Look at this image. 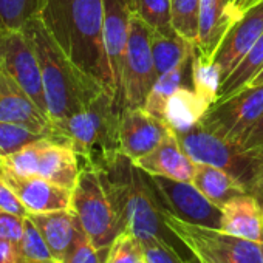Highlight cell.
Segmentation results:
<instances>
[{"label":"cell","instance_id":"1","mask_svg":"<svg viewBox=\"0 0 263 263\" xmlns=\"http://www.w3.org/2000/svg\"><path fill=\"white\" fill-rule=\"evenodd\" d=\"M39 16L67 56L115 98L104 45V0H45Z\"/></svg>","mask_w":263,"mask_h":263},{"label":"cell","instance_id":"24","mask_svg":"<svg viewBox=\"0 0 263 263\" xmlns=\"http://www.w3.org/2000/svg\"><path fill=\"white\" fill-rule=\"evenodd\" d=\"M149 34L155 71L158 78L174 70L194 50V44L184 41L175 30L160 31L149 28Z\"/></svg>","mask_w":263,"mask_h":263},{"label":"cell","instance_id":"28","mask_svg":"<svg viewBox=\"0 0 263 263\" xmlns=\"http://www.w3.org/2000/svg\"><path fill=\"white\" fill-rule=\"evenodd\" d=\"M45 0H0V30H24L39 16Z\"/></svg>","mask_w":263,"mask_h":263},{"label":"cell","instance_id":"44","mask_svg":"<svg viewBox=\"0 0 263 263\" xmlns=\"http://www.w3.org/2000/svg\"><path fill=\"white\" fill-rule=\"evenodd\" d=\"M261 246H263V243H261Z\"/></svg>","mask_w":263,"mask_h":263},{"label":"cell","instance_id":"3","mask_svg":"<svg viewBox=\"0 0 263 263\" xmlns=\"http://www.w3.org/2000/svg\"><path fill=\"white\" fill-rule=\"evenodd\" d=\"M116 208L124 231L140 241L161 238L169 241L171 231L163 220V204L151 189V178L122 152L95 166ZM174 237V235H172Z\"/></svg>","mask_w":263,"mask_h":263},{"label":"cell","instance_id":"20","mask_svg":"<svg viewBox=\"0 0 263 263\" xmlns=\"http://www.w3.org/2000/svg\"><path fill=\"white\" fill-rule=\"evenodd\" d=\"M220 231L263 243V211L258 200L251 194L238 195L221 206Z\"/></svg>","mask_w":263,"mask_h":263},{"label":"cell","instance_id":"8","mask_svg":"<svg viewBox=\"0 0 263 263\" xmlns=\"http://www.w3.org/2000/svg\"><path fill=\"white\" fill-rule=\"evenodd\" d=\"M0 166L22 177H41L74 189L81 164L74 151L53 138L39 140L22 151L0 158Z\"/></svg>","mask_w":263,"mask_h":263},{"label":"cell","instance_id":"40","mask_svg":"<svg viewBox=\"0 0 263 263\" xmlns=\"http://www.w3.org/2000/svg\"><path fill=\"white\" fill-rule=\"evenodd\" d=\"M251 195H254L258 200V203L261 206V211H263V172H261V175H260V178H258V181L255 184V189H254V192Z\"/></svg>","mask_w":263,"mask_h":263},{"label":"cell","instance_id":"34","mask_svg":"<svg viewBox=\"0 0 263 263\" xmlns=\"http://www.w3.org/2000/svg\"><path fill=\"white\" fill-rule=\"evenodd\" d=\"M107 252L108 249L96 248L82 229L71 245L64 263H105Z\"/></svg>","mask_w":263,"mask_h":263},{"label":"cell","instance_id":"33","mask_svg":"<svg viewBox=\"0 0 263 263\" xmlns=\"http://www.w3.org/2000/svg\"><path fill=\"white\" fill-rule=\"evenodd\" d=\"M105 263H146L143 243L130 231H122L110 245Z\"/></svg>","mask_w":263,"mask_h":263},{"label":"cell","instance_id":"19","mask_svg":"<svg viewBox=\"0 0 263 263\" xmlns=\"http://www.w3.org/2000/svg\"><path fill=\"white\" fill-rule=\"evenodd\" d=\"M135 164L149 175L166 177L177 181L192 183L195 174V163L183 151L175 130L147 155L135 161Z\"/></svg>","mask_w":263,"mask_h":263},{"label":"cell","instance_id":"31","mask_svg":"<svg viewBox=\"0 0 263 263\" xmlns=\"http://www.w3.org/2000/svg\"><path fill=\"white\" fill-rule=\"evenodd\" d=\"M195 50V48H194ZM192 87L194 90L203 96L211 105L215 104L218 88L221 84V74L220 70L214 62H203L195 56L192 58Z\"/></svg>","mask_w":263,"mask_h":263},{"label":"cell","instance_id":"36","mask_svg":"<svg viewBox=\"0 0 263 263\" xmlns=\"http://www.w3.org/2000/svg\"><path fill=\"white\" fill-rule=\"evenodd\" d=\"M25 218L7 211H0V240L10 241L13 245H19L24 228H25Z\"/></svg>","mask_w":263,"mask_h":263},{"label":"cell","instance_id":"21","mask_svg":"<svg viewBox=\"0 0 263 263\" xmlns=\"http://www.w3.org/2000/svg\"><path fill=\"white\" fill-rule=\"evenodd\" d=\"M28 217L39 228L53 258L59 263H64L71 245L82 231L81 221L73 209L30 214Z\"/></svg>","mask_w":263,"mask_h":263},{"label":"cell","instance_id":"22","mask_svg":"<svg viewBox=\"0 0 263 263\" xmlns=\"http://www.w3.org/2000/svg\"><path fill=\"white\" fill-rule=\"evenodd\" d=\"M211 107L212 105L200 96L192 85H181L166 102L164 121L175 132H186L197 127Z\"/></svg>","mask_w":263,"mask_h":263},{"label":"cell","instance_id":"18","mask_svg":"<svg viewBox=\"0 0 263 263\" xmlns=\"http://www.w3.org/2000/svg\"><path fill=\"white\" fill-rule=\"evenodd\" d=\"M263 34V2L249 10L224 36L215 56L214 64L220 70L221 82L248 54L257 39ZM221 85V84H220Z\"/></svg>","mask_w":263,"mask_h":263},{"label":"cell","instance_id":"38","mask_svg":"<svg viewBox=\"0 0 263 263\" xmlns=\"http://www.w3.org/2000/svg\"><path fill=\"white\" fill-rule=\"evenodd\" d=\"M241 147L245 151H251V152H257L263 155V115L251 128L249 135L246 137Z\"/></svg>","mask_w":263,"mask_h":263},{"label":"cell","instance_id":"14","mask_svg":"<svg viewBox=\"0 0 263 263\" xmlns=\"http://www.w3.org/2000/svg\"><path fill=\"white\" fill-rule=\"evenodd\" d=\"M174 128L151 115L143 107L124 108L119 119V144L121 152L137 161L152 152Z\"/></svg>","mask_w":263,"mask_h":263},{"label":"cell","instance_id":"9","mask_svg":"<svg viewBox=\"0 0 263 263\" xmlns=\"http://www.w3.org/2000/svg\"><path fill=\"white\" fill-rule=\"evenodd\" d=\"M157 79L149 27L132 14L122 71V110L144 107Z\"/></svg>","mask_w":263,"mask_h":263},{"label":"cell","instance_id":"39","mask_svg":"<svg viewBox=\"0 0 263 263\" xmlns=\"http://www.w3.org/2000/svg\"><path fill=\"white\" fill-rule=\"evenodd\" d=\"M0 263H19V251L16 245L0 240Z\"/></svg>","mask_w":263,"mask_h":263},{"label":"cell","instance_id":"43","mask_svg":"<svg viewBox=\"0 0 263 263\" xmlns=\"http://www.w3.org/2000/svg\"><path fill=\"white\" fill-rule=\"evenodd\" d=\"M128 2H130V4H132V0H128Z\"/></svg>","mask_w":263,"mask_h":263},{"label":"cell","instance_id":"2","mask_svg":"<svg viewBox=\"0 0 263 263\" xmlns=\"http://www.w3.org/2000/svg\"><path fill=\"white\" fill-rule=\"evenodd\" d=\"M37 56L42 84L51 122L67 119L88 107L102 91H107L96 79L81 70L61 48L48 31L41 16L33 17L24 27Z\"/></svg>","mask_w":263,"mask_h":263},{"label":"cell","instance_id":"16","mask_svg":"<svg viewBox=\"0 0 263 263\" xmlns=\"http://www.w3.org/2000/svg\"><path fill=\"white\" fill-rule=\"evenodd\" d=\"M0 121L28 125L53 137L58 143L65 144L61 135L56 134L50 116L34 104L30 95L2 67H0Z\"/></svg>","mask_w":263,"mask_h":263},{"label":"cell","instance_id":"25","mask_svg":"<svg viewBox=\"0 0 263 263\" xmlns=\"http://www.w3.org/2000/svg\"><path fill=\"white\" fill-rule=\"evenodd\" d=\"M194 48H195V45H194ZM192 58H194V50L174 70H171L169 73H166V74H163V76H160L157 79L152 91L149 93V96L146 99V104L143 107L144 110H147L155 118L164 121L166 102L177 88L184 85L186 74L192 71Z\"/></svg>","mask_w":263,"mask_h":263},{"label":"cell","instance_id":"37","mask_svg":"<svg viewBox=\"0 0 263 263\" xmlns=\"http://www.w3.org/2000/svg\"><path fill=\"white\" fill-rule=\"evenodd\" d=\"M0 211H7L21 217H28L30 212L16 195V192L10 187V184L0 177Z\"/></svg>","mask_w":263,"mask_h":263},{"label":"cell","instance_id":"11","mask_svg":"<svg viewBox=\"0 0 263 263\" xmlns=\"http://www.w3.org/2000/svg\"><path fill=\"white\" fill-rule=\"evenodd\" d=\"M0 67L48 115L39 61L24 30H0Z\"/></svg>","mask_w":263,"mask_h":263},{"label":"cell","instance_id":"42","mask_svg":"<svg viewBox=\"0 0 263 263\" xmlns=\"http://www.w3.org/2000/svg\"><path fill=\"white\" fill-rule=\"evenodd\" d=\"M19 263H59L58 260H47V261H25V260H19Z\"/></svg>","mask_w":263,"mask_h":263},{"label":"cell","instance_id":"26","mask_svg":"<svg viewBox=\"0 0 263 263\" xmlns=\"http://www.w3.org/2000/svg\"><path fill=\"white\" fill-rule=\"evenodd\" d=\"M261 68H263V34L257 39V42L241 59V62L234 68V71L221 82L215 104L224 102L226 99L232 98L238 91L245 90Z\"/></svg>","mask_w":263,"mask_h":263},{"label":"cell","instance_id":"13","mask_svg":"<svg viewBox=\"0 0 263 263\" xmlns=\"http://www.w3.org/2000/svg\"><path fill=\"white\" fill-rule=\"evenodd\" d=\"M260 2L263 0H201L195 56L203 62H212L224 36Z\"/></svg>","mask_w":263,"mask_h":263},{"label":"cell","instance_id":"35","mask_svg":"<svg viewBox=\"0 0 263 263\" xmlns=\"http://www.w3.org/2000/svg\"><path fill=\"white\" fill-rule=\"evenodd\" d=\"M141 243L146 263H184L167 240L152 238Z\"/></svg>","mask_w":263,"mask_h":263},{"label":"cell","instance_id":"27","mask_svg":"<svg viewBox=\"0 0 263 263\" xmlns=\"http://www.w3.org/2000/svg\"><path fill=\"white\" fill-rule=\"evenodd\" d=\"M44 138H53V137L42 134V132H37L24 124L0 121V158L13 155L22 151L24 147Z\"/></svg>","mask_w":263,"mask_h":263},{"label":"cell","instance_id":"15","mask_svg":"<svg viewBox=\"0 0 263 263\" xmlns=\"http://www.w3.org/2000/svg\"><path fill=\"white\" fill-rule=\"evenodd\" d=\"M128 0H104V45L113 76L115 101L122 111V71L130 27Z\"/></svg>","mask_w":263,"mask_h":263},{"label":"cell","instance_id":"29","mask_svg":"<svg viewBox=\"0 0 263 263\" xmlns=\"http://www.w3.org/2000/svg\"><path fill=\"white\" fill-rule=\"evenodd\" d=\"M200 2L201 0H172V28L194 45L200 33Z\"/></svg>","mask_w":263,"mask_h":263},{"label":"cell","instance_id":"7","mask_svg":"<svg viewBox=\"0 0 263 263\" xmlns=\"http://www.w3.org/2000/svg\"><path fill=\"white\" fill-rule=\"evenodd\" d=\"M183 151L194 163L220 167L237 178L252 194L263 172V155L245 151L204 130L200 124L186 132H175Z\"/></svg>","mask_w":263,"mask_h":263},{"label":"cell","instance_id":"30","mask_svg":"<svg viewBox=\"0 0 263 263\" xmlns=\"http://www.w3.org/2000/svg\"><path fill=\"white\" fill-rule=\"evenodd\" d=\"M132 14L140 17L149 28L171 31L172 28V0H132Z\"/></svg>","mask_w":263,"mask_h":263},{"label":"cell","instance_id":"41","mask_svg":"<svg viewBox=\"0 0 263 263\" xmlns=\"http://www.w3.org/2000/svg\"><path fill=\"white\" fill-rule=\"evenodd\" d=\"M261 84H263V68L255 74V78L248 84V87H257V85H261ZM248 87H246V88H248Z\"/></svg>","mask_w":263,"mask_h":263},{"label":"cell","instance_id":"32","mask_svg":"<svg viewBox=\"0 0 263 263\" xmlns=\"http://www.w3.org/2000/svg\"><path fill=\"white\" fill-rule=\"evenodd\" d=\"M17 251H19V260H25V261L54 260L39 228L34 224V221L30 217L25 218L24 235L17 245Z\"/></svg>","mask_w":263,"mask_h":263},{"label":"cell","instance_id":"4","mask_svg":"<svg viewBox=\"0 0 263 263\" xmlns=\"http://www.w3.org/2000/svg\"><path fill=\"white\" fill-rule=\"evenodd\" d=\"M121 110L108 91H102L79 113L53 122L67 146L74 151L79 163L98 166L121 152L119 144Z\"/></svg>","mask_w":263,"mask_h":263},{"label":"cell","instance_id":"6","mask_svg":"<svg viewBox=\"0 0 263 263\" xmlns=\"http://www.w3.org/2000/svg\"><path fill=\"white\" fill-rule=\"evenodd\" d=\"M79 164L81 172L71 195V209L91 243L107 251L113 240L124 231V226L99 171L91 164Z\"/></svg>","mask_w":263,"mask_h":263},{"label":"cell","instance_id":"23","mask_svg":"<svg viewBox=\"0 0 263 263\" xmlns=\"http://www.w3.org/2000/svg\"><path fill=\"white\" fill-rule=\"evenodd\" d=\"M192 184L218 208L238 195L248 194L245 186L231 174L220 167L201 163H195Z\"/></svg>","mask_w":263,"mask_h":263},{"label":"cell","instance_id":"10","mask_svg":"<svg viewBox=\"0 0 263 263\" xmlns=\"http://www.w3.org/2000/svg\"><path fill=\"white\" fill-rule=\"evenodd\" d=\"M261 115L263 84L248 87L224 102L212 105L200 121V125L218 138L241 147Z\"/></svg>","mask_w":263,"mask_h":263},{"label":"cell","instance_id":"5","mask_svg":"<svg viewBox=\"0 0 263 263\" xmlns=\"http://www.w3.org/2000/svg\"><path fill=\"white\" fill-rule=\"evenodd\" d=\"M163 220L171 234L191 251L198 263H263L260 243L187 223L166 208H163Z\"/></svg>","mask_w":263,"mask_h":263},{"label":"cell","instance_id":"17","mask_svg":"<svg viewBox=\"0 0 263 263\" xmlns=\"http://www.w3.org/2000/svg\"><path fill=\"white\" fill-rule=\"evenodd\" d=\"M2 177L21 198L30 214L71 209L73 191L41 177H22L0 166Z\"/></svg>","mask_w":263,"mask_h":263},{"label":"cell","instance_id":"12","mask_svg":"<svg viewBox=\"0 0 263 263\" xmlns=\"http://www.w3.org/2000/svg\"><path fill=\"white\" fill-rule=\"evenodd\" d=\"M149 178L164 208L174 215L192 224L220 229L221 208L208 200L192 183L158 175H149Z\"/></svg>","mask_w":263,"mask_h":263}]
</instances>
